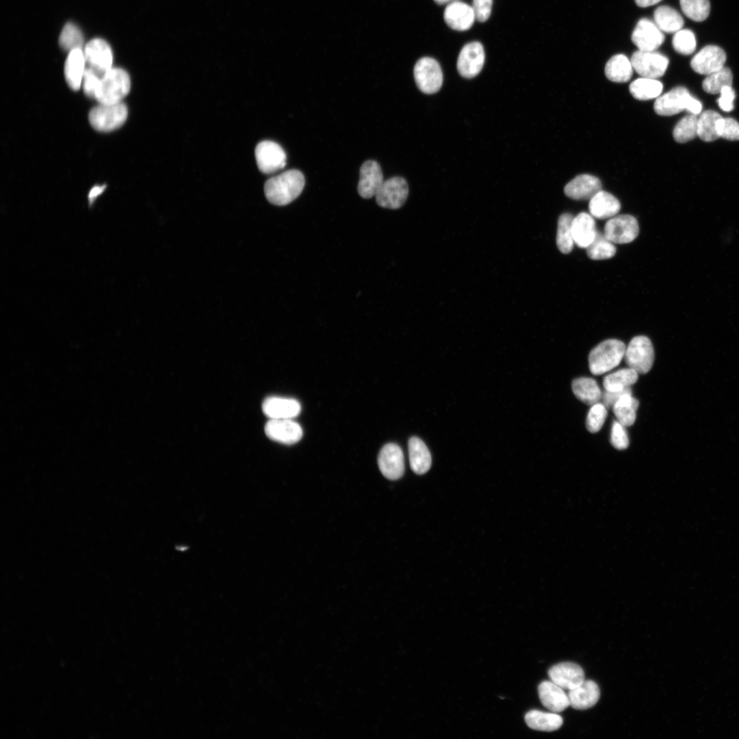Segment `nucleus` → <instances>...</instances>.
<instances>
[{
	"mask_svg": "<svg viewBox=\"0 0 739 739\" xmlns=\"http://www.w3.org/2000/svg\"><path fill=\"white\" fill-rule=\"evenodd\" d=\"M732 81L733 75L731 70L724 66L721 69L707 75L702 82V88L709 94H720L724 87L731 86Z\"/></svg>",
	"mask_w": 739,
	"mask_h": 739,
	"instance_id": "nucleus-39",
	"label": "nucleus"
},
{
	"mask_svg": "<svg viewBox=\"0 0 739 739\" xmlns=\"http://www.w3.org/2000/svg\"><path fill=\"white\" fill-rule=\"evenodd\" d=\"M264 430L269 439L287 445L298 442L303 434L300 424L291 419H270Z\"/></svg>",
	"mask_w": 739,
	"mask_h": 739,
	"instance_id": "nucleus-15",
	"label": "nucleus"
},
{
	"mask_svg": "<svg viewBox=\"0 0 739 739\" xmlns=\"http://www.w3.org/2000/svg\"><path fill=\"white\" fill-rule=\"evenodd\" d=\"M107 187L106 185H97L93 186L88 194V204L89 209H91L95 203L96 199L100 196L105 190Z\"/></svg>",
	"mask_w": 739,
	"mask_h": 739,
	"instance_id": "nucleus-51",
	"label": "nucleus"
},
{
	"mask_svg": "<svg viewBox=\"0 0 739 739\" xmlns=\"http://www.w3.org/2000/svg\"><path fill=\"white\" fill-rule=\"evenodd\" d=\"M607 415V408L601 402L591 406L586 419L587 430L592 433L599 431L604 424Z\"/></svg>",
	"mask_w": 739,
	"mask_h": 739,
	"instance_id": "nucleus-44",
	"label": "nucleus"
},
{
	"mask_svg": "<svg viewBox=\"0 0 739 739\" xmlns=\"http://www.w3.org/2000/svg\"><path fill=\"white\" fill-rule=\"evenodd\" d=\"M633 69L642 77L657 79L662 77L669 65L664 55L653 51H636L630 59Z\"/></svg>",
	"mask_w": 739,
	"mask_h": 739,
	"instance_id": "nucleus-7",
	"label": "nucleus"
},
{
	"mask_svg": "<svg viewBox=\"0 0 739 739\" xmlns=\"http://www.w3.org/2000/svg\"><path fill=\"white\" fill-rule=\"evenodd\" d=\"M409 461L412 470L421 475L427 472L431 466L430 453L419 438L413 437L408 443Z\"/></svg>",
	"mask_w": 739,
	"mask_h": 739,
	"instance_id": "nucleus-28",
	"label": "nucleus"
},
{
	"mask_svg": "<svg viewBox=\"0 0 739 739\" xmlns=\"http://www.w3.org/2000/svg\"><path fill=\"white\" fill-rule=\"evenodd\" d=\"M262 410L270 419H291L299 415L301 406L293 398L271 396L263 401Z\"/></svg>",
	"mask_w": 739,
	"mask_h": 739,
	"instance_id": "nucleus-21",
	"label": "nucleus"
},
{
	"mask_svg": "<svg viewBox=\"0 0 739 739\" xmlns=\"http://www.w3.org/2000/svg\"><path fill=\"white\" fill-rule=\"evenodd\" d=\"M624 359L627 366L638 374L647 373L654 361V350L650 339L644 335L632 338L625 348Z\"/></svg>",
	"mask_w": 739,
	"mask_h": 739,
	"instance_id": "nucleus-5",
	"label": "nucleus"
},
{
	"mask_svg": "<svg viewBox=\"0 0 739 739\" xmlns=\"http://www.w3.org/2000/svg\"><path fill=\"white\" fill-rule=\"evenodd\" d=\"M408 194L406 181L402 177H394L384 181L375 197L379 206L396 209L404 205Z\"/></svg>",
	"mask_w": 739,
	"mask_h": 739,
	"instance_id": "nucleus-11",
	"label": "nucleus"
},
{
	"mask_svg": "<svg viewBox=\"0 0 739 739\" xmlns=\"http://www.w3.org/2000/svg\"><path fill=\"white\" fill-rule=\"evenodd\" d=\"M255 155L257 166L264 174H272L285 166L286 153L275 142H260L255 148Z\"/></svg>",
	"mask_w": 739,
	"mask_h": 739,
	"instance_id": "nucleus-9",
	"label": "nucleus"
},
{
	"mask_svg": "<svg viewBox=\"0 0 739 739\" xmlns=\"http://www.w3.org/2000/svg\"><path fill=\"white\" fill-rule=\"evenodd\" d=\"M86 64L101 78L112 68L113 55L108 43L101 38H94L84 49Z\"/></svg>",
	"mask_w": 739,
	"mask_h": 739,
	"instance_id": "nucleus-10",
	"label": "nucleus"
},
{
	"mask_svg": "<svg viewBox=\"0 0 739 739\" xmlns=\"http://www.w3.org/2000/svg\"><path fill=\"white\" fill-rule=\"evenodd\" d=\"M661 1L662 0H635V2L638 6L641 8H646L657 4Z\"/></svg>",
	"mask_w": 739,
	"mask_h": 739,
	"instance_id": "nucleus-53",
	"label": "nucleus"
},
{
	"mask_svg": "<svg viewBox=\"0 0 739 739\" xmlns=\"http://www.w3.org/2000/svg\"><path fill=\"white\" fill-rule=\"evenodd\" d=\"M686 109L690 114L697 116L701 112L702 104L699 101L691 95L687 103Z\"/></svg>",
	"mask_w": 739,
	"mask_h": 739,
	"instance_id": "nucleus-52",
	"label": "nucleus"
},
{
	"mask_svg": "<svg viewBox=\"0 0 739 739\" xmlns=\"http://www.w3.org/2000/svg\"><path fill=\"white\" fill-rule=\"evenodd\" d=\"M130 88L127 72L120 68H112L101 78L95 99L103 104L120 103L128 94Z\"/></svg>",
	"mask_w": 739,
	"mask_h": 739,
	"instance_id": "nucleus-3",
	"label": "nucleus"
},
{
	"mask_svg": "<svg viewBox=\"0 0 739 739\" xmlns=\"http://www.w3.org/2000/svg\"><path fill=\"white\" fill-rule=\"evenodd\" d=\"M571 389L575 396L583 403L593 406L601 402L602 392L597 381L588 377H580L574 379Z\"/></svg>",
	"mask_w": 739,
	"mask_h": 739,
	"instance_id": "nucleus-29",
	"label": "nucleus"
},
{
	"mask_svg": "<svg viewBox=\"0 0 739 739\" xmlns=\"http://www.w3.org/2000/svg\"><path fill=\"white\" fill-rule=\"evenodd\" d=\"M654 23L663 32L675 33L682 29L684 22L682 15L669 5L658 7L653 13Z\"/></svg>",
	"mask_w": 739,
	"mask_h": 739,
	"instance_id": "nucleus-32",
	"label": "nucleus"
},
{
	"mask_svg": "<svg viewBox=\"0 0 739 739\" xmlns=\"http://www.w3.org/2000/svg\"><path fill=\"white\" fill-rule=\"evenodd\" d=\"M625 393H632L631 388L621 391H609L605 390L602 393L601 402L608 409L612 408L614 404Z\"/></svg>",
	"mask_w": 739,
	"mask_h": 739,
	"instance_id": "nucleus-50",
	"label": "nucleus"
},
{
	"mask_svg": "<svg viewBox=\"0 0 739 739\" xmlns=\"http://www.w3.org/2000/svg\"><path fill=\"white\" fill-rule=\"evenodd\" d=\"M679 3L683 13L694 21H703L709 16V0H679Z\"/></svg>",
	"mask_w": 739,
	"mask_h": 739,
	"instance_id": "nucleus-41",
	"label": "nucleus"
},
{
	"mask_svg": "<svg viewBox=\"0 0 739 739\" xmlns=\"http://www.w3.org/2000/svg\"><path fill=\"white\" fill-rule=\"evenodd\" d=\"M527 725L534 730L553 731L562 725V718L556 712H545L536 710L528 712L525 715Z\"/></svg>",
	"mask_w": 739,
	"mask_h": 739,
	"instance_id": "nucleus-30",
	"label": "nucleus"
},
{
	"mask_svg": "<svg viewBox=\"0 0 739 739\" xmlns=\"http://www.w3.org/2000/svg\"><path fill=\"white\" fill-rule=\"evenodd\" d=\"M726 58V53L722 48L707 45L693 56L690 66L695 72L708 75L723 68Z\"/></svg>",
	"mask_w": 739,
	"mask_h": 739,
	"instance_id": "nucleus-14",
	"label": "nucleus"
},
{
	"mask_svg": "<svg viewBox=\"0 0 739 739\" xmlns=\"http://www.w3.org/2000/svg\"><path fill=\"white\" fill-rule=\"evenodd\" d=\"M383 182L381 168L376 161L367 160L362 164L357 186L358 192L362 198L375 196Z\"/></svg>",
	"mask_w": 739,
	"mask_h": 739,
	"instance_id": "nucleus-18",
	"label": "nucleus"
},
{
	"mask_svg": "<svg viewBox=\"0 0 739 739\" xmlns=\"http://www.w3.org/2000/svg\"><path fill=\"white\" fill-rule=\"evenodd\" d=\"M541 703L552 712H560L570 705L568 694L552 681H544L538 687Z\"/></svg>",
	"mask_w": 739,
	"mask_h": 739,
	"instance_id": "nucleus-22",
	"label": "nucleus"
},
{
	"mask_svg": "<svg viewBox=\"0 0 739 739\" xmlns=\"http://www.w3.org/2000/svg\"><path fill=\"white\" fill-rule=\"evenodd\" d=\"M493 0H473L471 8L476 20L484 22L489 18L491 12Z\"/></svg>",
	"mask_w": 739,
	"mask_h": 739,
	"instance_id": "nucleus-48",
	"label": "nucleus"
},
{
	"mask_svg": "<svg viewBox=\"0 0 739 739\" xmlns=\"http://www.w3.org/2000/svg\"><path fill=\"white\" fill-rule=\"evenodd\" d=\"M86 69V60L81 49H75L67 56L64 65V75L69 87L77 90L80 88Z\"/></svg>",
	"mask_w": 739,
	"mask_h": 739,
	"instance_id": "nucleus-27",
	"label": "nucleus"
},
{
	"mask_svg": "<svg viewBox=\"0 0 739 739\" xmlns=\"http://www.w3.org/2000/svg\"><path fill=\"white\" fill-rule=\"evenodd\" d=\"M632 73L631 61L624 54L614 55L607 62L605 66L606 77L614 82H627L631 79Z\"/></svg>",
	"mask_w": 739,
	"mask_h": 739,
	"instance_id": "nucleus-31",
	"label": "nucleus"
},
{
	"mask_svg": "<svg viewBox=\"0 0 739 739\" xmlns=\"http://www.w3.org/2000/svg\"><path fill=\"white\" fill-rule=\"evenodd\" d=\"M691 94L683 86H677L669 92L658 96L654 103L653 109L660 116H673L686 108L687 103Z\"/></svg>",
	"mask_w": 739,
	"mask_h": 739,
	"instance_id": "nucleus-17",
	"label": "nucleus"
},
{
	"mask_svg": "<svg viewBox=\"0 0 739 739\" xmlns=\"http://www.w3.org/2000/svg\"><path fill=\"white\" fill-rule=\"evenodd\" d=\"M625 348V343L616 339H606L599 343L588 355L591 373L601 375L616 367L624 358Z\"/></svg>",
	"mask_w": 739,
	"mask_h": 739,
	"instance_id": "nucleus-2",
	"label": "nucleus"
},
{
	"mask_svg": "<svg viewBox=\"0 0 739 739\" xmlns=\"http://www.w3.org/2000/svg\"><path fill=\"white\" fill-rule=\"evenodd\" d=\"M638 233V222L629 214L617 215L610 218L605 224L604 232L605 237L615 244L632 242Z\"/></svg>",
	"mask_w": 739,
	"mask_h": 739,
	"instance_id": "nucleus-8",
	"label": "nucleus"
},
{
	"mask_svg": "<svg viewBox=\"0 0 739 739\" xmlns=\"http://www.w3.org/2000/svg\"><path fill=\"white\" fill-rule=\"evenodd\" d=\"M638 374L628 367L621 369L604 377L603 385L606 391H621L636 383Z\"/></svg>",
	"mask_w": 739,
	"mask_h": 739,
	"instance_id": "nucleus-35",
	"label": "nucleus"
},
{
	"mask_svg": "<svg viewBox=\"0 0 739 739\" xmlns=\"http://www.w3.org/2000/svg\"><path fill=\"white\" fill-rule=\"evenodd\" d=\"M548 675L553 682L564 690H571L580 685L584 680L582 668L573 662H562L552 666Z\"/></svg>",
	"mask_w": 739,
	"mask_h": 739,
	"instance_id": "nucleus-19",
	"label": "nucleus"
},
{
	"mask_svg": "<svg viewBox=\"0 0 739 739\" xmlns=\"http://www.w3.org/2000/svg\"><path fill=\"white\" fill-rule=\"evenodd\" d=\"M414 79L418 88L425 94L438 92L443 83V73L439 64L433 58L424 57L415 64Z\"/></svg>",
	"mask_w": 739,
	"mask_h": 739,
	"instance_id": "nucleus-6",
	"label": "nucleus"
},
{
	"mask_svg": "<svg viewBox=\"0 0 739 739\" xmlns=\"http://www.w3.org/2000/svg\"><path fill=\"white\" fill-rule=\"evenodd\" d=\"M443 17L447 25L457 31L470 29L476 20L471 6L459 1L448 5Z\"/></svg>",
	"mask_w": 739,
	"mask_h": 739,
	"instance_id": "nucleus-23",
	"label": "nucleus"
},
{
	"mask_svg": "<svg viewBox=\"0 0 739 739\" xmlns=\"http://www.w3.org/2000/svg\"><path fill=\"white\" fill-rule=\"evenodd\" d=\"M735 97V92L731 86L724 87L721 90L718 99L719 107L726 112L731 111L734 107V101Z\"/></svg>",
	"mask_w": 739,
	"mask_h": 739,
	"instance_id": "nucleus-49",
	"label": "nucleus"
},
{
	"mask_svg": "<svg viewBox=\"0 0 739 739\" xmlns=\"http://www.w3.org/2000/svg\"><path fill=\"white\" fill-rule=\"evenodd\" d=\"M697 116L692 114L681 118L675 125L673 131L675 140L679 143H684L697 136Z\"/></svg>",
	"mask_w": 739,
	"mask_h": 739,
	"instance_id": "nucleus-40",
	"label": "nucleus"
},
{
	"mask_svg": "<svg viewBox=\"0 0 739 739\" xmlns=\"http://www.w3.org/2000/svg\"><path fill=\"white\" fill-rule=\"evenodd\" d=\"M631 38L639 51H653L662 44L664 36L653 21L643 18L637 23Z\"/></svg>",
	"mask_w": 739,
	"mask_h": 739,
	"instance_id": "nucleus-12",
	"label": "nucleus"
},
{
	"mask_svg": "<svg viewBox=\"0 0 739 739\" xmlns=\"http://www.w3.org/2000/svg\"><path fill=\"white\" fill-rule=\"evenodd\" d=\"M632 393L623 394L612 408L617 421L625 427L634 424L636 418V410L639 405V402L632 396Z\"/></svg>",
	"mask_w": 739,
	"mask_h": 739,
	"instance_id": "nucleus-33",
	"label": "nucleus"
},
{
	"mask_svg": "<svg viewBox=\"0 0 739 739\" xmlns=\"http://www.w3.org/2000/svg\"><path fill=\"white\" fill-rule=\"evenodd\" d=\"M720 138L728 140H739V122L732 118L722 117L718 125Z\"/></svg>",
	"mask_w": 739,
	"mask_h": 739,
	"instance_id": "nucleus-45",
	"label": "nucleus"
},
{
	"mask_svg": "<svg viewBox=\"0 0 739 739\" xmlns=\"http://www.w3.org/2000/svg\"><path fill=\"white\" fill-rule=\"evenodd\" d=\"M573 216L569 213L560 216L558 220L556 244L559 250L564 254L571 252L574 241L571 233V223Z\"/></svg>",
	"mask_w": 739,
	"mask_h": 739,
	"instance_id": "nucleus-37",
	"label": "nucleus"
},
{
	"mask_svg": "<svg viewBox=\"0 0 739 739\" xmlns=\"http://www.w3.org/2000/svg\"><path fill=\"white\" fill-rule=\"evenodd\" d=\"M616 250L614 243L608 240L604 233L599 231L586 248L588 257L593 260L610 259L614 256Z\"/></svg>",
	"mask_w": 739,
	"mask_h": 739,
	"instance_id": "nucleus-38",
	"label": "nucleus"
},
{
	"mask_svg": "<svg viewBox=\"0 0 739 739\" xmlns=\"http://www.w3.org/2000/svg\"><path fill=\"white\" fill-rule=\"evenodd\" d=\"M59 44L65 51L81 49L83 37L80 29L73 23H67L63 27L59 38Z\"/></svg>",
	"mask_w": 739,
	"mask_h": 739,
	"instance_id": "nucleus-42",
	"label": "nucleus"
},
{
	"mask_svg": "<svg viewBox=\"0 0 739 739\" xmlns=\"http://www.w3.org/2000/svg\"><path fill=\"white\" fill-rule=\"evenodd\" d=\"M610 443L617 450H625L629 446V437L625 427L619 421H614L612 423Z\"/></svg>",
	"mask_w": 739,
	"mask_h": 739,
	"instance_id": "nucleus-46",
	"label": "nucleus"
},
{
	"mask_svg": "<svg viewBox=\"0 0 739 739\" xmlns=\"http://www.w3.org/2000/svg\"><path fill=\"white\" fill-rule=\"evenodd\" d=\"M629 90L635 99L647 101L660 96L663 85L657 79L640 77L630 83Z\"/></svg>",
	"mask_w": 739,
	"mask_h": 739,
	"instance_id": "nucleus-34",
	"label": "nucleus"
},
{
	"mask_svg": "<svg viewBox=\"0 0 739 739\" xmlns=\"http://www.w3.org/2000/svg\"><path fill=\"white\" fill-rule=\"evenodd\" d=\"M101 77L92 69L86 68L83 76V88L86 95L90 98H94L99 88Z\"/></svg>",
	"mask_w": 739,
	"mask_h": 739,
	"instance_id": "nucleus-47",
	"label": "nucleus"
},
{
	"mask_svg": "<svg viewBox=\"0 0 739 739\" xmlns=\"http://www.w3.org/2000/svg\"><path fill=\"white\" fill-rule=\"evenodd\" d=\"M570 706L575 710H586L594 706L600 697L598 685L592 680H584L568 692Z\"/></svg>",
	"mask_w": 739,
	"mask_h": 739,
	"instance_id": "nucleus-24",
	"label": "nucleus"
},
{
	"mask_svg": "<svg viewBox=\"0 0 739 739\" xmlns=\"http://www.w3.org/2000/svg\"><path fill=\"white\" fill-rule=\"evenodd\" d=\"M590 214L600 220L610 219L619 212V200L612 194L600 190L591 200L588 205Z\"/></svg>",
	"mask_w": 739,
	"mask_h": 739,
	"instance_id": "nucleus-26",
	"label": "nucleus"
},
{
	"mask_svg": "<svg viewBox=\"0 0 739 739\" xmlns=\"http://www.w3.org/2000/svg\"><path fill=\"white\" fill-rule=\"evenodd\" d=\"M437 4L442 5L445 3H451L458 0H434Z\"/></svg>",
	"mask_w": 739,
	"mask_h": 739,
	"instance_id": "nucleus-54",
	"label": "nucleus"
},
{
	"mask_svg": "<svg viewBox=\"0 0 739 739\" xmlns=\"http://www.w3.org/2000/svg\"><path fill=\"white\" fill-rule=\"evenodd\" d=\"M128 114L127 106L122 102L103 104L93 107L88 115L91 126L99 131H111L121 127Z\"/></svg>",
	"mask_w": 739,
	"mask_h": 739,
	"instance_id": "nucleus-4",
	"label": "nucleus"
},
{
	"mask_svg": "<svg viewBox=\"0 0 739 739\" xmlns=\"http://www.w3.org/2000/svg\"><path fill=\"white\" fill-rule=\"evenodd\" d=\"M304 183L302 172L296 169L288 170L266 181L264 184L265 196L273 205H286L301 194Z\"/></svg>",
	"mask_w": 739,
	"mask_h": 739,
	"instance_id": "nucleus-1",
	"label": "nucleus"
},
{
	"mask_svg": "<svg viewBox=\"0 0 739 739\" xmlns=\"http://www.w3.org/2000/svg\"><path fill=\"white\" fill-rule=\"evenodd\" d=\"M378 464L383 475L389 480H397L404 471V455L402 449L396 443H389L380 450Z\"/></svg>",
	"mask_w": 739,
	"mask_h": 739,
	"instance_id": "nucleus-16",
	"label": "nucleus"
},
{
	"mask_svg": "<svg viewBox=\"0 0 739 739\" xmlns=\"http://www.w3.org/2000/svg\"><path fill=\"white\" fill-rule=\"evenodd\" d=\"M673 47L675 51L682 55L692 54L697 47V40L692 31L688 29H682L673 35L672 39Z\"/></svg>",
	"mask_w": 739,
	"mask_h": 739,
	"instance_id": "nucleus-43",
	"label": "nucleus"
},
{
	"mask_svg": "<svg viewBox=\"0 0 739 739\" xmlns=\"http://www.w3.org/2000/svg\"><path fill=\"white\" fill-rule=\"evenodd\" d=\"M485 59L484 48L481 43L472 42L465 44L461 49L457 60V70L465 78H473L481 71Z\"/></svg>",
	"mask_w": 739,
	"mask_h": 739,
	"instance_id": "nucleus-13",
	"label": "nucleus"
},
{
	"mask_svg": "<svg viewBox=\"0 0 739 739\" xmlns=\"http://www.w3.org/2000/svg\"><path fill=\"white\" fill-rule=\"evenodd\" d=\"M600 190H601L600 180L588 174L578 175L564 188L566 196L577 200H591Z\"/></svg>",
	"mask_w": 739,
	"mask_h": 739,
	"instance_id": "nucleus-20",
	"label": "nucleus"
},
{
	"mask_svg": "<svg viewBox=\"0 0 739 739\" xmlns=\"http://www.w3.org/2000/svg\"><path fill=\"white\" fill-rule=\"evenodd\" d=\"M722 116L716 111L708 109L702 112L697 120V136L705 142L719 138L718 125Z\"/></svg>",
	"mask_w": 739,
	"mask_h": 739,
	"instance_id": "nucleus-36",
	"label": "nucleus"
},
{
	"mask_svg": "<svg viewBox=\"0 0 739 739\" xmlns=\"http://www.w3.org/2000/svg\"><path fill=\"white\" fill-rule=\"evenodd\" d=\"M571 233L574 243L580 248H586L597 233L594 218L586 212L578 213L573 219Z\"/></svg>",
	"mask_w": 739,
	"mask_h": 739,
	"instance_id": "nucleus-25",
	"label": "nucleus"
}]
</instances>
